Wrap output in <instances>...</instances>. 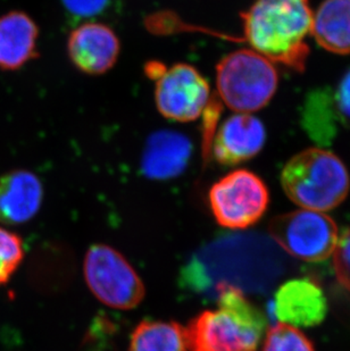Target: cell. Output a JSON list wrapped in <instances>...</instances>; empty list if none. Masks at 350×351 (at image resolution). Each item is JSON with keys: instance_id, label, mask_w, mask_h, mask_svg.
<instances>
[{"instance_id": "obj_1", "label": "cell", "mask_w": 350, "mask_h": 351, "mask_svg": "<svg viewBox=\"0 0 350 351\" xmlns=\"http://www.w3.org/2000/svg\"><path fill=\"white\" fill-rule=\"evenodd\" d=\"M246 40L272 63L301 72L310 55L313 10L308 0H255L242 14Z\"/></svg>"}, {"instance_id": "obj_2", "label": "cell", "mask_w": 350, "mask_h": 351, "mask_svg": "<svg viewBox=\"0 0 350 351\" xmlns=\"http://www.w3.org/2000/svg\"><path fill=\"white\" fill-rule=\"evenodd\" d=\"M218 308L197 315L185 326L189 351H257L268 328L261 309L235 285H218Z\"/></svg>"}, {"instance_id": "obj_3", "label": "cell", "mask_w": 350, "mask_h": 351, "mask_svg": "<svg viewBox=\"0 0 350 351\" xmlns=\"http://www.w3.org/2000/svg\"><path fill=\"white\" fill-rule=\"evenodd\" d=\"M281 184L288 198L296 205L325 213L347 198L350 176L336 154L316 147L289 159L281 172Z\"/></svg>"}, {"instance_id": "obj_4", "label": "cell", "mask_w": 350, "mask_h": 351, "mask_svg": "<svg viewBox=\"0 0 350 351\" xmlns=\"http://www.w3.org/2000/svg\"><path fill=\"white\" fill-rule=\"evenodd\" d=\"M278 84L273 63L255 50H235L223 57L216 66L220 98L235 113L261 110L271 101Z\"/></svg>"}, {"instance_id": "obj_5", "label": "cell", "mask_w": 350, "mask_h": 351, "mask_svg": "<svg viewBox=\"0 0 350 351\" xmlns=\"http://www.w3.org/2000/svg\"><path fill=\"white\" fill-rule=\"evenodd\" d=\"M145 73L155 81L157 110L170 121H196L211 103L209 81L190 64L166 67L159 62H149Z\"/></svg>"}, {"instance_id": "obj_6", "label": "cell", "mask_w": 350, "mask_h": 351, "mask_svg": "<svg viewBox=\"0 0 350 351\" xmlns=\"http://www.w3.org/2000/svg\"><path fill=\"white\" fill-rule=\"evenodd\" d=\"M83 271L93 295L108 307L130 311L145 298V285L136 269L121 252L109 245H91L86 252Z\"/></svg>"}, {"instance_id": "obj_7", "label": "cell", "mask_w": 350, "mask_h": 351, "mask_svg": "<svg viewBox=\"0 0 350 351\" xmlns=\"http://www.w3.org/2000/svg\"><path fill=\"white\" fill-rule=\"evenodd\" d=\"M209 202L216 222L232 230L254 226L268 210L270 193L264 181L248 169H235L215 182Z\"/></svg>"}, {"instance_id": "obj_8", "label": "cell", "mask_w": 350, "mask_h": 351, "mask_svg": "<svg viewBox=\"0 0 350 351\" xmlns=\"http://www.w3.org/2000/svg\"><path fill=\"white\" fill-rule=\"evenodd\" d=\"M268 231L282 248L296 258L320 263L334 254L338 226L325 213L298 209L272 219Z\"/></svg>"}, {"instance_id": "obj_9", "label": "cell", "mask_w": 350, "mask_h": 351, "mask_svg": "<svg viewBox=\"0 0 350 351\" xmlns=\"http://www.w3.org/2000/svg\"><path fill=\"white\" fill-rule=\"evenodd\" d=\"M301 123L312 139L327 146L350 128V67L334 86L314 90L305 100Z\"/></svg>"}, {"instance_id": "obj_10", "label": "cell", "mask_w": 350, "mask_h": 351, "mask_svg": "<svg viewBox=\"0 0 350 351\" xmlns=\"http://www.w3.org/2000/svg\"><path fill=\"white\" fill-rule=\"evenodd\" d=\"M119 51L121 43L117 34L100 22L81 24L67 40V53L73 65L89 75H102L112 70Z\"/></svg>"}, {"instance_id": "obj_11", "label": "cell", "mask_w": 350, "mask_h": 351, "mask_svg": "<svg viewBox=\"0 0 350 351\" xmlns=\"http://www.w3.org/2000/svg\"><path fill=\"white\" fill-rule=\"evenodd\" d=\"M275 315L283 324L294 328H314L329 311L327 295L311 278H292L275 292Z\"/></svg>"}, {"instance_id": "obj_12", "label": "cell", "mask_w": 350, "mask_h": 351, "mask_svg": "<svg viewBox=\"0 0 350 351\" xmlns=\"http://www.w3.org/2000/svg\"><path fill=\"white\" fill-rule=\"evenodd\" d=\"M266 130L251 114L237 113L222 123L213 140V156L223 166H235L254 158L264 147Z\"/></svg>"}, {"instance_id": "obj_13", "label": "cell", "mask_w": 350, "mask_h": 351, "mask_svg": "<svg viewBox=\"0 0 350 351\" xmlns=\"http://www.w3.org/2000/svg\"><path fill=\"white\" fill-rule=\"evenodd\" d=\"M43 199L39 178L25 169H15L0 176V223L20 226L34 219Z\"/></svg>"}, {"instance_id": "obj_14", "label": "cell", "mask_w": 350, "mask_h": 351, "mask_svg": "<svg viewBox=\"0 0 350 351\" xmlns=\"http://www.w3.org/2000/svg\"><path fill=\"white\" fill-rule=\"evenodd\" d=\"M39 29L27 14L13 10L0 16V70H20L39 55Z\"/></svg>"}, {"instance_id": "obj_15", "label": "cell", "mask_w": 350, "mask_h": 351, "mask_svg": "<svg viewBox=\"0 0 350 351\" xmlns=\"http://www.w3.org/2000/svg\"><path fill=\"white\" fill-rule=\"evenodd\" d=\"M191 143L173 131L155 133L147 141L142 155V172L147 178L165 181L180 176L191 157Z\"/></svg>"}, {"instance_id": "obj_16", "label": "cell", "mask_w": 350, "mask_h": 351, "mask_svg": "<svg viewBox=\"0 0 350 351\" xmlns=\"http://www.w3.org/2000/svg\"><path fill=\"white\" fill-rule=\"evenodd\" d=\"M311 34L330 53H350V0H322L313 12Z\"/></svg>"}, {"instance_id": "obj_17", "label": "cell", "mask_w": 350, "mask_h": 351, "mask_svg": "<svg viewBox=\"0 0 350 351\" xmlns=\"http://www.w3.org/2000/svg\"><path fill=\"white\" fill-rule=\"evenodd\" d=\"M129 351H188L185 328L173 321H142L131 335Z\"/></svg>"}, {"instance_id": "obj_18", "label": "cell", "mask_w": 350, "mask_h": 351, "mask_svg": "<svg viewBox=\"0 0 350 351\" xmlns=\"http://www.w3.org/2000/svg\"><path fill=\"white\" fill-rule=\"evenodd\" d=\"M263 351H315V349L311 340L297 328L280 323L268 330Z\"/></svg>"}, {"instance_id": "obj_19", "label": "cell", "mask_w": 350, "mask_h": 351, "mask_svg": "<svg viewBox=\"0 0 350 351\" xmlns=\"http://www.w3.org/2000/svg\"><path fill=\"white\" fill-rule=\"evenodd\" d=\"M67 16L75 22H96L110 16L119 8V0H60Z\"/></svg>"}, {"instance_id": "obj_20", "label": "cell", "mask_w": 350, "mask_h": 351, "mask_svg": "<svg viewBox=\"0 0 350 351\" xmlns=\"http://www.w3.org/2000/svg\"><path fill=\"white\" fill-rule=\"evenodd\" d=\"M22 239L8 230L0 228V285L10 281L23 261Z\"/></svg>"}, {"instance_id": "obj_21", "label": "cell", "mask_w": 350, "mask_h": 351, "mask_svg": "<svg viewBox=\"0 0 350 351\" xmlns=\"http://www.w3.org/2000/svg\"><path fill=\"white\" fill-rule=\"evenodd\" d=\"M334 273L338 281L350 291V228L338 239L334 254Z\"/></svg>"}]
</instances>
